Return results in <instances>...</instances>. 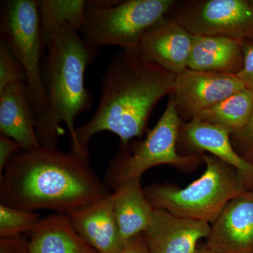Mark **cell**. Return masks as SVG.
Segmentation results:
<instances>
[{
    "label": "cell",
    "instance_id": "1",
    "mask_svg": "<svg viewBox=\"0 0 253 253\" xmlns=\"http://www.w3.org/2000/svg\"><path fill=\"white\" fill-rule=\"evenodd\" d=\"M0 202L68 214L112 194L86 159L41 146L18 151L0 174Z\"/></svg>",
    "mask_w": 253,
    "mask_h": 253
},
{
    "label": "cell",
    "instance_id": "2",
    "mask_svg": "<svg viewBox=\"0 0 253 253\" xmlns=\"http://www.w3.org/2000/svg\"><path fill=\"white\" fill-rule=\"evenodd\" d=\"M176 76L139 52L121 50L106 66L94 116L76 129L71 153L89 159L88 144L103 131L114 133L125 146L144 136L151 112L174 86Z\"/></svg>",
    "mask_w": 253,
    "mask_h": 253
},
{
    "label": "cell",
    "instance_id": "3",
    "mask_svg": "<svg viewBox=\"0 0 253 253\" xmlns=\"http://www.w3.org/2000/svg\"><path fill=\"white\" fill-rule=\"evenodd\" d=\"M45 48L42 75L48 111L36 127L37 134L42 146L56 147L60 125L65 123L73 148L76 141L75 122L92 105V95L84 85V72L98 49L89 46L79 32L68 28L55 31Z\"/></svg>",
    "mask_w": 253,
    "mask_h": 253
},
{
    "label": "cell",
    "instance_id": "4",
    "mask_svg": "<svg viewBox=\"0 0 253 253\" xmlns=\"http://www.w3.org/2000/svg\"><path fill=\"white\" fill-rule=\"evenodd\" d=\"M206 169L184 188L154 184L144 190L153 208L212 224L228 203L247 191L237 171L212 155L204 154Z\"/></svg>",
    "mask_w": 253,
    "mask_h": 253
},
{
    "label": "cell",
    "instance_id": "5",
    "mask_svg": "<svg viewBox=\"0 0 253 253\" xmlns=\"http://www.w3.org/2000/svg\"><path fill=\"white\" fill-rule=\"evenodd\" d=\"M175 0L87 1L83 39L95 49L117 46L138 52L141 38L162 20Z\"/></svg>",
    "mask_w": 253,
    "mask_h": 253
},
{
    "label": "cell",
    "instance_id": "6",
    "mask_svg": "<svg viewBox=\"0 0 253 253\" xmlns=\"http://www.w3.org/2000/svg\"><path fill=\"white\" fill-rule=\"evenodd\" d=\"M182 122L174 99L169 95L164 112L144 139L121 145L117 156L110 163L106 174L107 184L115 189L121 183L141 178L148 169L161 165H169L179 170L190 172L204 163V154H178V139Z\"/></svg>",
    "mask_w": 253,
    "mask_h": 253
},
{
    "label": "cell",
    "instance_id": "7",
    "mask_svg": "<svg viewBox=\"0 0 253 253\" xmlns=\"http://www.w3.org/2000/svg\"><path fill=\"white\" fill-rule=\"evenodd\" d=\"M0 36L24 71L26 91L36 128L48 111L42 60L44 46L37 1H4L0 13Z\"/></svg>",
    "mask_w": 253,
    "mask_h": 253
},
{
    "label": "cell",
    "instance_id": "8",
    "mask_svg": "<svg viewBox=\"0 0 253 253\" xmlns=\"http://www.w3.org/2000/svg\"><path fill=\"white\" fill-rule=\"evenodd\" d=\"M193 36L253 39V1H176L166 16Z\"/></svg>",
    "mask_w": 253,
    "mask_h": 253
},
{
    "label": "cell",
    "instance_id": "9",
    "mask_svg": "<svg viewBox=\"0 0 253 253\" xmlns=\"http://www.w3.org/2000/svg\"><path fill=\"white\" fill-rule=\"evenodd\" d=\"M246 89L236 75L187 69L176 76L171 96L184 122L228 96Z\"/></svg>",
    "mask_w": 253,
    "mask_h": 253
},
{
    "label": "cell",
    "instance_id": "10",
    "mask_svg": "<svg viewBox=\"0 0 253 253\" xmlns=\"http://www.w3.org/2000/svg\"><path fill=\"white\" fill-rule=\"evenodd\" d=\"M211 229L207 221L154 208L152 219L142 236L150 253H196L199 243L208 239Z\"/></svg>",
    "mask_w": 253,
    "mask_h": 253
},
{
    "label": "cell",
    "instance_id": "11",
    "mask_svg": "<svg viewBox=\"0 0 253 253\" xmlns=\"http://www.w3.org/2000/svg\"><path fill=\"white\" fill-rule=\"evenodd\" d=\"M229 131L194 118L181 123L178 144L189 155H212L237 171L247 191L253 190V165L236 153ZM178 145V144H177Z\"/></svg>",
    "mask_w": 253,
    "mask_h": 253
},
{
    "label": "cell",
    "instance_id": "12",
    "mask_svg": "<svg viewBox=\"0 0 253 253\" xmlns=\"http://www.w3.org/2000/svg\"><path fill=\"white\" fill-rule=\"evenodd\" d=\"M206 246L216 253H253V191L231 200L211 224Z\"/></svg>",
    "mask_w": 253,
    "mask_h": 253
},
{
    "label": "cell",
    "instance_id": "13",
    "mask_svg": "<svg viewBox=\"0 0 253 253\" xmlns=\"http://www.w3.org/2000/svg\"><path fill=\"white\" fill-rule=\"evenodd\" d=\"M194 36L165 16L145 33L138 52L174 76L188 68Z\"/></svg>",
    "mask_w": 253,
    "mask_h": 253
},
{
    "label": "cell",
    "instance_id": "14",
    "mask_svg": "<svg viewBox=\"0 0 253 253\" xmlns=\"http://www.w3.org/2000/svg\"><path fill=\"white\" fill-rule=\"evenodd\" d=\"M75 229L99 253H118L125 246L113 206V194L68 214Z\"/></svg>",
    "mask_w": 253,
    "mask_h": 253
},
{
    "label": "cell",
    "instance_id": "15",
    "mask_svg": "<svg viewBox=\"0 0 253 253\" xmlns=\"http://www.w3.org/2000/svg\"><path fill=\"white\" fill-rule=\"evenodd\" d=\"M0 131L23 150L41 147L25 83H15L0 91Z\"/></svg>",
    "mask_w": 253,
    "mask_h": 253
},
{
    "label": "cell",
    "instance_id": "16",
    "mask_svg": "<svg viewBox=\"0 0 253 253\" xmlns=\"http://www.w3.org/2000/svg\"><path fill=\"white\" fill-rule=\"evenodd\" d=\"M243 65V41L223 36H194L189 69L237 75Z\"/></svg>",
    "mask_w": 253,
    "mask_h": 253
},
{
    "label": "cell",
    "instance_id": "17",
    "mask_svg": "<svg viewBox=\"0 0 253 253\" xmlns=\"http://www.w3.org/2000/svg\"><path fill=\"white\" fill-rule=\"evenodd\" d=\"M28 234L30 253H99L80 235L67 214L41 219Z\"/></svg>",
    "mask_w": 253,
    "mask_h": 253
},
{
    "label": "cell",
    "instance_id": "18",
    "mask_svg": "<svg viewBox=\"0 0 253 253\" xmlns=\"http://www.w3.org/2000/svg\"><path fill=\"white\" fill-rule=\"evenodd\" d=\"M141 178L121 183L114 189L113 206L120 232L125 244L147 229L154 208L141 186Z\"/></svg>",
    "mask_w": 253,
    "mask_h": 253
},
{
    "label": "cell",
    "instance_id": "19",
    "mask_svg": "<svg viewBox=\"0 0 253 253\" xmlns=\"http://www.w3.org/2000/svg\"><path fill=\"white\" fill-rule=\"evenodd\" d=\"M86 2L84 0H37L44 48L56 30L68 28L81 32Z\"/></svg>",
    "mask_w": 253,
    "mask_h": 253
},
{
    "label": "cell",
    "instance_id": "20",
    "mask_svg": "<svg viewBox=\"0 0 253 253\" xmlns=\"http://www.w3.org/2000/svg\"><path fill=\"white\" fill-rule=\"evenodd\" d=\"M253 114V93L245 89L228 96L195 118L232 133L246 126Z\"/></svg>",
    "mask_w": 253,
    "mask_h": 253
},
{
    "label": "cell",
    "instance_id": "21",
    "mask_svg": "<svg viewBox=\"0 0 253 253\" xmlns=\"http://www.w3.org/2000/svg\"><path fill=\"white\" fill-rule=\"evenodd\" d=\"M34 211L0 204V238L16 237L28 234L40 220Z\"/></svg>",
    "mask_w": 253,
    "mask_h": 253
},
{
    "label": "cell",
    "instance_id": "22",
    "mask_svg": "<svg viewBox=\"0 0 253 253\" xmlns=\"http://www.w3.org/2000/svg\"><path fill=\"white\" fill-rule=\"evenodd\" d=\"M25 83L26 77L21 63L3 42H0V91L15 83Z\"/></svg>",
    "mask_w": 253,
    "mask_h": 253
},
{
    "label": "cell",
    "instance_id": "23",
    "mask_svg": "<svg viewBox=\"0 0 253 253\" xmlns=\"http://www.w3.org/2000/svg\"><path fill=\"white\" fill-rule=\"evenodd\" d=\"M230 140L236 153L253 165V114L242 129L231 133Z\"/></svg>",
    "mask_w": 253,
    "mask_h": 253
},
{
    "label": "cell",
    "instance_id": "24",
    "mask_svg": "<svg viewBox=\"0 0 253 253\" xmlns=\"http://www.w3.org/2000/svg\"><path fill=\"white\" fill-rule=\"evenodd\" d=\"M243 51L244 65L236 76L253 93V39L243 41Z\"/></svg>",
    "mask_w": 253,
    "mask_h": 253
},
{
    "label": "cell",
    "instance_id": "25",
    "mask_svg": "<svg viewBox=\"0 0 253 253\" xmlns=\"http://www.w3.org/2000/svg\"><path fill=\"white\" fill-rule=\"evenodd\" d=\"M21 149L22 147L17 141L1 134L0 135V174L4 171L9 160Z\"/></svg>",
    "mask_w": 253,
    "mask_h": 253
},
{
    "label": "cell",
    "instance_id": "26",
    "mask_svg": "<svg viewBox=\"0 0 253 253\" xmlns=\"http://www.w3.org/2000/svg\"><path fill=\"white\" fill-rule=\"evenodd\" d=\"M0 253H30L28 241L21 238H0Z\"/></svg>",
    "mask_w": 253,
    "mask_h": 253
},
{
    "label": "cell",
    "instance_id": "27",
    "mask_svg": "<svg viewBox=\"0 0 253 253\" xmlns=\"http://www.w3.org/2000/svg\"><path fill=\"white\" fill-rule=\"evenodd\" d=\"M118 253H150L142 234L126 241L122 250Z\"/></svg>",
    "mask_w": 253,
    "mask_h": 253
},
{
    "label": "cell",
    "instance_id": "28",
    "mask_svg": "<svg viewBox=\"0 0 253 253\" xmlns=\"http://www.w3.org/2000/svg\"><path fill=\"white\" fill-rule=\"evenodd\" d=\"M196 253H216L215 252H214V251H212V250H211V249H209V248L206 245H205L204 246H203L202 248H201V249H199L198 250L197 252Z\"/></svg>",
    "mask_w": 253,
    "mask_h": 253
},
{
    "label": "cell",
    "instance_id": "29",
    "mask_svg": "<svg viewBox=\"0 0 253 253\" xmlns=\"http://www.w3.org/2000/svg\"></svg>",
    "mask_w": 253,
    "mask_h": 253
}]
</instances>
